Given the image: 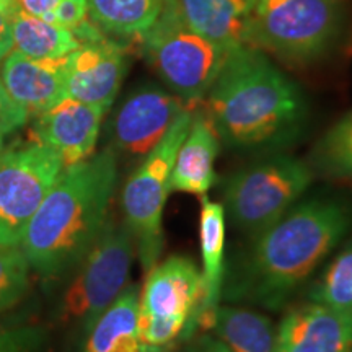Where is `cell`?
<instances>
[{
  "instance_id": "cell-1",
  "label": "cell",
  "mask_w": 352,
  "mask_h": 352,
  "mask_svg": "<svg viewBox=\"0 0 352 352\" xmlns=\"http://www.w3.org/2000/svg\"><path fill=\"white\" fill-rule=\"evenodd\" d=\"M352 227V204L315 197L254 235L226 285L230 300L279 310Z\"/></svg>"
},
{
  "instance_id": "cell-2",
  "label": "cell",
  "mask_w": 352,
  "mask_h": 352,
  "mask_svg": "<svg viewBox=\"0 0 352 352\" xmlns=\"http://www.w3.org/2000/svg\"><path fill=\"white\" fill-rule=\"evenodd\" d=\"M206 114L233 148H274L292 142L308 116L294 80L252 46L230 51L206 95Z\"/></svg>"
},
{
  "instance_id": "cell-3",
  "label": "cell",
  "mask_w": 352,
  "mask_h": 352,
  "mask_svg": "<svg viewBox=\"0 0 352 352\" xmlns=\"http://www.w3.org/2000/svg\"><path fill=\"white\" fill-rule=\"evenodd\" d=\"M116 183L111 147L60 171L21 239L32 270L52 279L82 261L107 223Z\"/></svg>"
},
{
  "instance_id": "cell-4",
  "label": "cell",
  "mask_w": 352,
  "mask_h": 352,
  "mask_svg": "<svg viewBox=\"0 0 352 352\" xmlns=\"http://www.w3.org/2000/svg\"><path fill=\"white\" fill-rule=\"evenodd\" d=\"M142 52L170 91L195 108L212 87L230 51L202 36L184 20L176 0L140 38Z\"/></svg>"
},
{
  "instance_id": "cell-5",
  "label": "cell",
  "mask_w": 352,
  "mask_h": 352,
  "mask_svg": "<svg viewBox=\"0 0 352 352\" xmlns=\"http://www.w3.org/2000/svg\"><path fill=\"white\" fill-rule=\"evenodd\" d=\"M341 28V0H254L246 43L289 64H310L327 54Z\"/></svg>"
},
{
  "instance_id": "cell-6",
  "label": "cell",
  "mask_w": 352,
  "mask_h": 352,
  "mask_svg": "<svg viewBox=\"0 0 352 352\" xmlns=\"http://www.w3.org/2000/svg\"><path fill=\"white\" fill-rule=\"evenodd\" d=\"M195 108L176 118L164 139L145 155L122 186L124 223L134 236L142 270L148 272L164 250V210L171 191V171L178 147L186 138Z\"/></svg>"
},
{
  "instance_id": "cell-7",
  "label": "cell",
  "mask_w": 352,
  "mask_h": 352,
  "mask_svg": "<svg viewBox=\"0 0 352 352\" xmlns=\"http://www.w3.org/2000/svg\"><path fill=\"white\" fill-rule=\"evenodd\" d=\"M311 182V166L296 157L264 158L223 183V209L233 226L254 236L294 208Z\"/></svg>"
},
{
  "instance_id": "cell-8",
  "label": "cell",
  "mask_w": 352,
  "mask_h": 352,
  "mask_svg": "<svg viewBox=\"0 0 352 352\" xmlns=\"http://www.w3.org/2000/svg\"><path fill=\"white\" fill-rule=\"evenodd\" d=\"M134 253V236L124 220L108 219L78 263L80 267L60 302V316L80 323L85 333L90 331L98 316L127 287Z\"/></svg>"
},
{
  "instance_id": "cell-9",
  "label": "cell",
  "mask_w": 352,
  "mask_h": 352,
  "mask_svg": "<svg viewBox=\"0 0 352 352\" xmlns=\"http://www.w3.org/2000/svg\"><path fill=\"white\" fill-rule=\"evenodd\" d=\"M63 170L57 153L34 140L3 151L0 157V246L21 243L30 220Z\"/></svg>"
},
{
  "instance_id": "cell-10",
  "label": "cell",
  "mask_w": 352,
  "mask_h": 352,
  "mask_svg": "<svg viewBox=\"0 0 352 352\" xmlns=\"http://www.w3.org/2000/svg\"><path fill=\"white\" fill-rule=\"evenodd\" d=\"M186 108L188 104L173 91L155 83L134 88L109 121V147L116 155L144 158Z\"/></svg>"
},
{
  "instance_id": "cell-11",
  "label": "cell",
  "mask_w": 352,
  "mask_h": 352,
  "mask_svg": "<svg viewBox=\"0 0 352 352\" xmlns=\"http://www.w3.org/2000/svg\"><path fill=\"white\" fill-rule=\"evenodd\" d=\"M202 296V274L196 263L186 256H170L147 272L139 296V320L183 324L184 340L199 310Z\"/></svg>"
},
{
  "instance_id": "cell-12",
  "label": "cell",
  "mask_w": 352,
  "mask_h": 352,
  "mask_svg": "<svg viewBox=\"0 0 352 352\" xmlns=\"http://www.w3.org/2000/svg\"><path fill=\"white\" fill-rule=\"evenodd\" d=\"M127 67V52L116 39L80 43L65 57V96L107 113L120 94Z\"/></svg>"
},
{
  "instance_id": "cell-13",
  "label": "cell",
  "mask_w": 352,
  "mask_h": 352,
  "mask_svg": "<svg viewBox=\"0 0 352 352\" xmlns=\"http://www.w3.org/2000/svg\"><path fill=\"white\" fill-rule=\"evenodd\" d=\"M104 111L65 96L38 114L32 126V140L46 145L63 162L64 168L94 155Z\"/></svg>"
},
{
  "instance_id": "cell-14",
  "label": "cell",
  "mask_w": 352,
  "mask_h": 352,
  "mask_svg": "<svg viewBox=\"0 0 352 352\" xmlns=\"http://www.w3.org/2000/svg\"><path fill=\"white\" fill-rule=\"evenodd\" d=\"M277 352H352V311L308 302L277 327Z\"/></svg>"
},
{
  "instance_id": "cell-15",
  "label": "cell",
  "mask_w": 352,
  "mask_h": 352,
  "mask_svg": "<svg viewBox=\"0 0 352 352\" xmlns=\"http://www.w3.org/2000/svg\"><path fill=\"white\" fill-rule=\"evenodd\" d=\"M65 59L38 60L10 51L3 57L0 78L10 98L36 118L65 98Z\"/></svg>"
},
{
  "instance_id": "cell-16",
  "label": "cell",
  "mask_w": 352,
  "mask_h": 352,
  "mask_svg": "<svg viewBox=\"0 0 352 352\" xmlns=\"http://www.w3.org/2000/svg\"><path fill=\"white\" fill-rule=\"evenodd\" d=\"M199 243L204 296L184 340H191L197 331H210L226 279V209L223 204L210 201L208 196L201 197Z\"/></svg>"
},
{
  "instance_id": "cell-17",
  "label": "cell",
  "mask_w": 352,
  "mask_h": 352,
  "mask_svg": "<svg viewBox=\"0 0 352 352\" xmlns=\"http://www.w3.org/2000/svg\"><path fill=\"white\" fill-rule=\"evenodd\" d=\"M220 139L206 111L192 113L186 138L176 152L171 191L206 196L215 183V160Z\"/></svg>"
},
{
  "instance_id": "cell-18",
  "label": "cell",
  "mask_w": 352,
  "mask_h": 352,
  "mask_svg": "<svg viewBox=\"0 0 352 352\" xmlns=\"http://www.w3.org/2000/svg\"><path fill=\"white\" fill-rule=\"evenodd\" d=\"M195 32L228 51L248 46V25L254 0H176Z\"/></svg>"
},
{
  "instance_id": "cell-19",
  "label": "cell",
  "mask_w": 352,
  "mask_h": 352,
  "mask_svg": "<svg viewBox=\"0 0 352 352\" xmlns=\"http://www.w3.org/2000/svg\"><path fill=\"white\" fill-rule=\"evenodd\" d=\"M139 287L127 284L90 328L83 352H144L139 336Z\"/></svg>"
},
{
  "instance_id": "cell-20",
  "label": "cell",
  "mask_w": 352,
  "mask_h": 352,
  "mask_svg": "<svg viewBox=\"0 0 352 352\" xmlns=\"http://www.w3.org/2000/svg\"><path fill=\"white\" fill-rule=\"evenodd\" d=\"M210 331L233 352H277V328L258 311L245 307L219 305Z\"/></svg>"
},
{
  "instance_id": "cell-21",
  "label": "cell",
  "mask_w": 352,
  "mask_h": 352,
  "mask_svg": "<svg viewBox=\"0 0 352 352\" xmlns=\"http://www.w3.org/2000/svg\"><path fill=\"white\" fill-rule=\"evenodd\" d=\"M90 19L111 39H140L155 23L165 0H87Z\"/></svg>"
},
{
  "instance_id": "cell-22",
  "label": "cell",
  "mask_w": 352,
  "mask_h": 352,
  "mask_svg": "<svg viewBox=\"0 0 352 352\" xmlns=\"http://www.w3.org/2000/svg\"><path fill=\"white\" fill-rule=\"evenodd\" d=\"M13 51L38 60H60L80 46L70 30L19 10L12 19Z\"/></svg>"
},
{
  "instance_id": "cell-23",
  "label": "cell",
  "mask_w": 352,
  "mask_h": 352,
  "mask_svg": "<svg viewBox=\"0 0 352 352\" xmlns=\"http://www.w3.org/2000/svg\"><path fill=\"white\" fill-rule=\"evenodd\" d=\"M314 173L352 182V111L324 132L311 152Z\"/></svg>"
},
{
  "instance_id": "cell-24",
  "label": "cell",
  "mask_w": 352,
  "mask_h": 352,
  "mask_svg": "<svg viewBox=\"0 0 352 352\" xmlns=\"http://www.w3.org/2000/svg\"><path fill=\"white\" fill-rule=\"evenodd\" d=\"M308 298L352 311V240L324 267L308 290Z\"/></svg>"
},
{
  "instance_id": "cell-25",
  "label": "cell",
  "mask_w": 352,
  "mask_h": 352,
  "mask_svg": "<svg viewBox=\"0 0 352 352\" xmlns=\"http://www.w3.org/2000/svg\"><path fill=\"white\" fill-rule=\"evenodd\" d=\"M30 270L20 245L0 246V314L16 305L28 292Z\"/></svg>"
},
{
  "instance_id": "cell-26",
  "label": "cell",
  "mask_w": 352,
  "mask_h": 352,
  "mask_svg": "<svg viewBox=\"0 0 352 352\" xmlns=\"http://www.w3.org/2000/svg\"><path fill=\"white\" fill-rule=\"evenodd\" d=\"M28 120V113L10 98L0 78V138L6 139L7 135L19 131Z\"/></svg>"
},
{
  "instance_id": "cell-27",
  "label": "cell",
  "mask_w": 352,
  "mask_h": 352,
  "mask_svg": "<svg viewBox=\"0 0 352 352\" xmlns=\"http://www.w3.org/2000/svg\"><path fill=\"white\" fill-rule=\"evenodd\" d=\"M90 20L87 0H63L52 15V23L76 33Z\"/></svg>"
},
{
  "instance_id": "cell-28",
  "label": "cell",
  "mask_w": 352,
  "mask_h": 352,
  "mask_svg": "<svg viewBox=\"0 0 352 352\" xmlns=\"http://www.w3.org/2000/svg\"><path fill=\"white\" fill-rule=\"evenodd\" d=\"M63 0H16L19 10L52 23V15Z\"/></svg>"
},
{
  "instance_id": "cell-29",
  "label": "cell",
  "mask_w": 352,
  "mask_h": 352,
  "mask_svg": "<svg viewBox=\"0 0 352 352\" xmlns=\"http://www.w3.org/2000/svg\"><path fill=\"white\" fill-rule=\"evenodd\" d=\"M183 352H233L226 342L219 338H212L209 334H195L191 341H188Z\"/></svg>"
},
{
  "instance_id": "cell-30",
  "label": "cell",
  "mask_w": 352,
  "mask_h": 352,
  "mask_svg": "<svg viewBox=\"0 0 352 352\" xmlns=\"http://www.w3.org/2000/svg\"><path fill=\"white\" fill-rule=\"evenodd\" d=\"M28 333L0 334V352H26Z\"/></svg>"
},
{
  "instance_id": "cell-31",
  "label": "cell",
  "mask_w": 352,
  "mask_h": 352,
  "mask_svg": "<svg viewBox=\"0 0 352 352\" xmlns=\"http://www.w3.org/2000/svg\"><path fill=\"white\" fill-rule=\"evenodd\" d=\"M0 41H12V16L0 12Z\"/></svg>"
},
{
  "instance_id": "cell-32",
  "label": "cell",
  "mask_w": 352,
  "mask_h": 352,
  "mask_svg": "<svg viewBox=\"0 0 352 352\" xmlns=\"http://www.w3.org/2000/svg\"><path fill=\"white\" fill-rule=\"evenodd\" d=\"M0 12L6 13L7 16L15 15L19 12V6H16V0H0Z\"/></svg>"
},
{
  "instance_id": "cell-33",
  "label": "cell",
  "mask_w": 352,
  "mask_h": 352,
  "mask_svg": "<svg viewBox=\"0 0 352 352\" xmlns=\"http://www.w3.org/2000/svg\"><path fill=\"white\" fill-rule=\"evenodd\" d=\"M144 352H173V344H166V346H145L144 344Z\"/></svg>"
},
{
  "instance_id": "cell-34",
  "label": "cell",
  "mask_w": 352,
  "mask_h": 352,
  "mask_svg": "<svg viewBox=\"0 0 352 352\" xmlns=\"http://www.w3.org/2000/svg\"><path fill=\"white\" fill-rule=\"evenodd\" d=\"M12 50H13L12 41H0V63H2L3 57H6Z\"/></svg>"
},
{
  "instance_id": "cell-35",
  "label": "cell",
  "mask_w": 352,
  "mask_h": 352,
  "mask_svg": "<svg viewBox=\"0 0 352 352\" xmlns=\"http://www.w3.org/2000/svg\"><path fill=\"white\" fill-rule=\"evenodd\" d=\"M3 151H6V139L0 138V157H2Z\"/></svg>"
}]
</instances>
